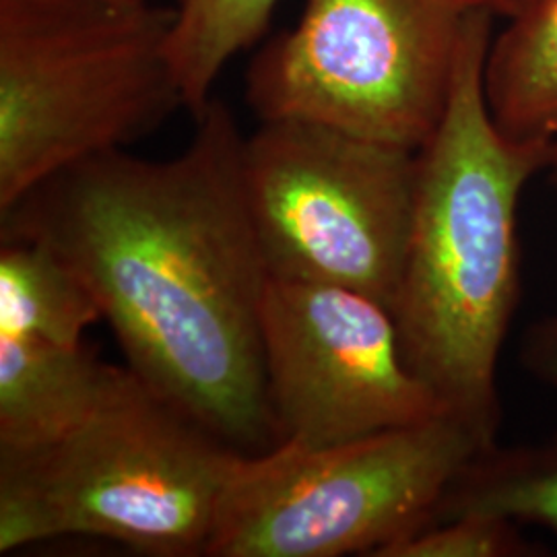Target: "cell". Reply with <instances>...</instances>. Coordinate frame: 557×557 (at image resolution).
I'll list each match as a JSON object with an SVG mask.
<instances>
[{"label": "cell", "instance_id": "cell-18", "mask_svg": "<svg viewBox=\"0 0 557 557\" xmlns=\"http://www.w3.org/2000/svg\"><path fill=\"white\" fill-rule=\"evenodd\" d=\"M122 2H149V0H122Z\"/></svg>", "mask_w": 557, "mask_h": 557}, {"label": "cell", "instance_id": "cell-1", "mask_svg": "<svg viewBox=\"0 0 557 557\" xmlns=\"http://www.w3.org/2000/svg\"><path fill=\"white\" fill-rule=\"evenodd\" d=\"M178 158L110 151L41 182L0 213L2 236L38 239L100 299L128 368L244 455L277 446L267 398L262 299L246 137L209 101Z\"/></svg>", "mask_w": 557, "mask_h": 557}, {"label": "cell", "instance_id": "cell-3", "mask_svg": "<svg viewBox=\"0 0 557 557\" xmlns=\"http://www.w3.org/2000/svg\"><path fill=\"white\" fill-rule=\"evenodd\" d=\"M242 455L122 368L69 434L0 455V554L87 535L143 556H207Z\"/></svg>", "mask_w": 557, "mask_h": 557}, {"label": "cell", "instance_id": "cell-2", "mask_svg": "<svg viewBox=\"0 0 557 557\" xmlns=\"http://www.w3.org/2000/svg\"><path fill=\"white\" fill-rule=\"evenodd\" d=\"M494 13L471 15L444 119L418 151L413 220L395 298L411 370L496 444L498 358L520 296L517 207L552 143L499 133L483 94Z\"/></svg>", "mask_w": 557, "mask_h": 557}, {"label": "cell", "instance_id": "cell-5", "mask_svg": "<svg viewBox=\"0 0 557 557\" xmlns=\"http://www.w3.org/2000/svg\"><path fill=\"white\" fill-rule=\"evenodd\" d=\"M492 446L457 416H440L331 446L285 442L242 455L207 556H376L432 524L450 483Z\"/></svg>", "mask_w": 557, "mask_h": 557}, {"label": "cell", "instance_id": "cell-11", "mask_svg": "<svg viewBox=\"0 0 557 557\" xmlns=\"http://www.w3.org/2000/svg\"><path fill=\"white\" fill-rule=\"evenodd\" d=\"M100 319V299L69 260L38 239L2 236L0 335L79 345Z\"/></svg>", "mask_w": 557, "mask_h": 557}, {"label": "cell", "instance_id": "cell-13", "mask_svg": "<svg viewBox=\"0 0 557 557\" xmlns=\"http://www.w3.org/2000/svg\"><path fill=\"white\" fill-rule=\"evenodd\" d=\"M278 0H176L172 64L184 108L199 119L211 89L238 52L264 34Z\"/></svg>", "mask_w": 557, "mask_h": 557}, {"label": "cell", "instance_id": "cell-16", "mask_svg": "<svg viewBox=\"0 0 557 557\" xmlns=\"http://www.w3.org/2000/svg\"><path fill=\"white\" fill-rule=\"evenodd\" d=\"M485 7L499 17H506L510 20L512 15H517L518 9L527 2V0H483Z\"/></svg>", "mask_w": 557, "mask_h": 557}, {"label": "cell", "instance_id": "cell-7", "mask_svg": "<svg viewBox=\"0 0 557 557\" xmlns=\"http://www.w3.org/2000/svg\"><path fill=\"white\" fill-rule=\"evenodd\" d=\"M418 151L331 126L262 122L244 182L271 278L329 283L395 306L409 244Z\"/></svg>", "mask_w": 557, "mask_h": 557}, {"label": "cell", "instance_id": "cell-15", "mask_svg": "<svg viewBox=\"0 0 557 557\" xmlns=\"http://www.w3.org/2000/svg\"><path fill=\"white\" fill-rule=\"evenodd\" d=\"M520 361L535 379L557 386V317L529 329L520 347Z\"/></svg>", "mask_w": 557, "mask_h": 557}, {"label": "cell", "instance_id": "cell-14", "mask_svg": "<svg viewBox=\"0 0 557 557\" xmlns=\"http://www.w3.org/2000/svg\"><path fill=\"white\" fill-rule=\"evenodd\" d=\"M531 549L512 520L460 517L419 529L374 557H512L533 554Z\"/></svg>", "mask_w": 557, "mask_h": 557}, {"label": "cell", "instance_id": "cell-9", "mask_svg": "<svg viewBox=\"0 0 557 557\" xmlns=\"http://www.w3.org/2000/svg\"><path fill=\"white\" fill-rule=\"evenodd\" d=\"M120 372L83 343L0 335V455L29 453L69 434Z\"/></svg>", "mask_w": 557, "mask_h": 557}, {"label": "cell", "instance_id": "cell-6", "mask_svg": "<svg viewBox=\"0 0 557 557\" xmlns=\"http://www.w3.org/2000/svg\"><path fill=\"white\" fill-rule=\"evenodd\" d=\"M483 0H308L252 60L262 122L299 120L419 151L436 133Z\"/></svg>", "mask_w": 557, "mask_h": 557}, {"label": "cell", "instance_id": "cell-12", "mask_svg": "<svg viewBox=\"0 0 557 557\" xmlns=\"http://www.w3.org/2000/svg\"><path fill=\"white\" fill-rule=\"evenodd\" d=\"M460 517L524 520L557 535V434L515 448L494 444L471 458L440 499L432 524Z\"/></svg>", "mask_w": 557, "mask_h": 557}, {"label": "cell", "instance_id": "cell-17", "mask_svg": "<svg viewBox=\"0 0 557 557\" xmlns=\"http://www.w3.org/2000/svg\"><path fill=\"white\" fill-rule=\"evenodd\" d=\"M547 168H552V170H554L557 182V137L554 139V143H552V160H549V165H547Z\"/></svg>", "mask_w": 557, "mask_h": 557}, {"label": "cell", "instance_id": "cell-10", "mask_svg": "<svg viewBox=\"0 0 557 557\" xmlns=\"http://www.w3.org/2000/svg\"><path fill=\"white\" fill-rule=\"evenodd\" d=\"M492 40L483 66L487 110L520 143L557 137V0H527Z\"/></svg>", "mask_w": 557, "mask_h": 557}, {"label": "cell", "instance_id": "cell-4", "mask_svg": "<svg viewBox=\"0 0 557 557\" xmlns=\"http://www.w3.org/2000/svg\"><path fill=\"white\" fill-rule=\"evenodd\" d=\"M174 27L151 0H0V213L184 108Z\"/></svg>", "mask_w": 557, "mask_h": 557}, {"label": "cell", "instance_id": "cell-8", "mask_svg": "<svg viewBox=\"0 0 557 557\" xmlns=\"http://www.w3.org/2000/svg\"><path fill=\"white\" fill-rule=\"evenodd\" d=\"M262 349L277 444L331 446L453 416L407 363L393 308L358 289L269 278Z\"/></svg>", "mask_w": 557, "mask_h": 557}]
</instances>
